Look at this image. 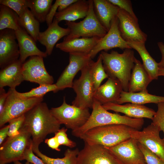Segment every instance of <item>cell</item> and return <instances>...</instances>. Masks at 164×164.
Returning <instances> with one entry per match:
<instances>
[{
	"instance_id": "1",
	"label": "cell",
	"mask_w": 164,
	"mask_h": 164,
	"mask_svg": "<svg viewBox=\"0 0 164 164\" xmlns=\"http://www.w3.org/2000/svg\"><path fill=\"white\" fill-rule=\"evenodd\" d=\"M25 115L22 128L31 135L33 147H39L48 135L55 133L60 129V124L45 102L39 103Z\"/></svg>"
},
{
	"instance_id": "2",
	"label": "cell",
	"mask_w": 164,
	"mask_h": 164,
	"mask_svg": "<svg viewBox=\"0 0 164 164\" xmlns=\"http://www.w3.org/2000/svg\"><path fill=\"white\" fill-rule=\"evenodd\" d=\"M92 109V112L87 122L80 128L72 131L73 136L80 138L93 128L113 125H124L138 130L142 128L144 124L143 118H131L117 113L110 112L94 99Z\"/></svg>"
},
{
	"instance_id": "3",
	"label": "cell",
	"mask_w": 164,
	"mask_h": 164,
	"mask_svg": "<svg viewBox=\"0 0 164 164\" xmlns=\"http://www.w3.org/2000/svg\"><path fill=\"white\" fill-rule=\"evenodd\" d=\"M100 54L104 70L109 77L118 80L123 91L128 92V85L136 58L132 49H125L122 53L112 50L110 53L101 51Z\"/></svg>"
},
{
	"instance_id": "4",
	"label": "cell",
	"mask_w": 164,
	"mask_h": 164,
	"mask_svg": "<svg viewBox=\"0 0 164 164\" xmlns=\"http://www.w3.org/2000/svg\"><path fill=\"white\" fill-rule=\"evenodd\" d=\"M133 129L123 125L103 126L90 129L80 138L89 145L110 147L130 138V132Z\"/></svg>"
},
{
	"instance_id": "5",
	"label": "cell",
	"mask_w": 164,
	"mask_h": 164,
	"mask_svg": "<svg viewBox=\"0 0 164 164\" xmlns=\"http://www.w3.org/2000/svg\"><path fill=\"white\" fill-rule=\"evenodd\" d=\"M89 9L87 15L79 22L66 21L65 25L70 30L69 34L64 37L63 41L82 38L94 37L102 38L108 31L102 25L95 14L93 0H89Z\"/></svg>"
},
{
	"instance_id": "6",
	"label": "cell",
	"mask_w": 164,
	"mask_h": 164,
	"mask_svg": "<svg viewBox=\"0 0 164 164\" xmlns=\"http://www.w3.org/2000/svg\"><path fill=\"white\" fill-rule=\"evenodd\" d=\"M32 144L31 135L22 127L19 133L8 137L0 148V164L24 160L26 150Z\"/></svg>"
},
{
	"instance_id": "7",
	"label": "cell",
	"mask_w": 164,
	"mask_h": 164,
	"mask_svg": "<svg viewBox=\"0 0 164 164\" xmlns=\"http://www.w3.org/2000/svg\"><path fill=\"white\" fill-rule=\"evenodd\" d=\"M15 89L10 88L8 91L5 104L0 113V127L11 120L25 114L43 101V98H22L16 94Z\"/></svg>"
},
{
	"instance_id": "8",
	"label": "cell",
	"mask_w": 164,
	"mask_h": 164,
	"mask_svg": "<svg viewBox=\"0 0 164 164\" xmlns=\"http://www.w3.org/2000/svg\"><path fill=\"white\" fill-rule=\"evenodd\" d=\"M92 60L81 70L80 76L73 81L72 88L76 94L72 104L81 108H92L95 92L91 73Z\"/></svg>"
},
{
	"instance_id": "9",
	"label": "cell",
	"mask_w": 164,
	"mask_h": 164,
	"mask_svg": "<svg viewBox=\"0 0 164 164\" xmlns=\"http://www.w3.org/2000/svg\"><path fill=\"white\" fill-rule=\"evenodd\" d=\"M52 114L60 124L72 130L83 125L89 118L91 114L89 108H81L66 102L65 97L62 105L50 109Z\"/></svg>"
},
{
	"instance_id": "10",
	"label": "cell",
	"mask_w": 164,
	"mask_h": 164,
	"mask_svg": "<svg viewBox=\"0 0 164 164\" xmlns=\"http://www.w3.org/2000/svg\"><path fill=\"white\" fill-rule=\"evenodd\" d=\"M77 164H124L106 147L84 143L79 151Z\"/></svg>"
},
{
	"instance_id": "11",
	"label": "cell",
	"mask_w": 164,
	"mask_h": 164,
	"mask_svg": "<svg viewBox=\"0 0 164 164\" xmlns=\"http://www.w3.org/2000/svg\"><path fill=\"white\" fill-rule=\"evenodd\" d=\"M69 63L55 84L56 92L67 88H72L75 75L92 60L89 54L78 53H69Z\"/></svg>"
},
{
	"instance_id": "12",
	"label": "cell",
	"mask_w": 164,
	"mask_h": 164,
	"mask_svg": "<svg viewBox=\"0 0 164 164\" xmlns=\"http://www.w3.org/2000/svg\"><path fill=\"white\" fill-rule=\"evenodd\" d=\"M159 128L152 122L142 131L133 129L131 137L146 147L164 162V139L159 136Z\"/></svg>"
},
{
	"instance_id": "13",
	"label": "cell",
	"mask_w": 164,
	"mask_h": 164,
	"mask_svg": "<svg viewBox=\"0 0 164 164\" xmlns=\"http://www.w3.org/2000/svg\"><path fill=\"white\" fill-rule=\"evenodd\" d=\"M22 73L24 80L40 85L53 84L54 79L47 71L43 57L33 56L22 64Z\"/></svg>"
},
{
	"instance_id": "14",
	"label": "cell",
	"mask_w": 164,
	"mask_h": 164,
	"mask_svg": "<svg viewBox=\"0 0 164 164\" xmlns=\"http://www.w3.org/2000/svg\"><path fill=\"white\" fill-rule=\"evenodd\" d=\"M138 143L136 140L131 137L114 146L106 147L124 164L146 163Z\"/></svg>"
},
{
	"instance_id": "15",
	"label": "cell",
	"mask_w": 164,
	"mask_h": 164,
	"mask_svg": "<svg viewBox=\"0 0 164 164\" xmlns=\"http://www.w3.org/2000/svg\"><path fill=\"white\" fill-rule=\"evenodd\" d=\"M119 21L117 16L111 21V27L106 34L91 50L89 54L92 59L100 52H107L113 48H118L122 50L132 49L128 42L121 37L118 28Z\"/></svg>"
},
{
	"instance_id": "16",
	"label": "cell",
	"mask_w": 164,
	"mask_h": 164,
	"mask_svg": "<svg viewBox=\"0 0 164 164\" xmlns=\"http://www.w3.org/2000/svg\"><path fill=\"white\" fill-rule=\"evenodd\" d=\"M15 31L5 29L0 32V67L2 69L18 60L20 56Z\"/></svg>"
},
{
	"instance_id": "17",
	"label": "cell",
	"mask_w": 164,
	"mask_h": 164,
	"mask_svg": "<svg viewBox=\"0 0 164 164\" xmlns=\"http://www.w3.org/2000/svg\"><path fill=\"white\" fill-rule=\"evenodd\" d=\"M117 16L119 21L118 28L121 35L125 41L145 43L147 36L140 29L138 20L120 9Z\"/></svg>"
},
{
	"instance_id": "18",
	"label": "cell",
	"mask_w": 164,
	"mask_h": 164,
	"mask_svg": "<svg viewBox=\"0 0 164 164\" xmlns=\"http://www.w3.org/2000/svg\"><path fill=\"white\" fill-rule=\"evenodd\" d=\"M59 22L54 18L52 23L44 31L40 32L38 41L45 46L46 53L47 55L52 53L54 47L57 42L61 38L68 36L70 33V29L60 26Z\"/></svg>"
},
{
	"instance_id": "19",
	"label": "cell",
	"mask_w": 164,
	"mask_h": 164,
	"mask_svg": "<svg viewBox=\"0 0 164 164\" xmlns=\"http://www.w3.org/2000/svg\"><path fill=\"white\" fill-rule=\"evenodd\" d=\"M15 31L19 48V60L22 63H24L29 56H39L45 58L47 56L46 52L38 49L34 39L23 28L21 27Z\"/></svg>"
},
{
	"instance_id": "20",
	"label": "cell",
	"mask_w": 164,
	"mask_h": 164,
	"mask_svg": "<svg viewBox=\"0 0 164 164\" xmlns=\"http://www.w3.org/2000/svg\"><path fill=\"white\" fill-rule=\"evenodd\" d=\"M102 106L107 110L121 113L128 117L135 118H146L152 120L155 113L153 109L143 105L132 103L121 105L110 103Z\"/></svg>"
},
{
	"instance_id": "21",
	"label": "cell",
	"mask_w": 164,
	"mask_h": 164,
	"mask_svg": "<svg viewBox=\"0 0 164 164\" xmlns=\"http://www.w3.org/2000/svg\"><path fill=\"white\" fill-rule=\"evenodd\" d=\"M122 91L120 81L117 79L109 77L106 82L95 91L94 99L102 105L110 103H116Z\"/></svg>"
},
{
	"instance_id": "22",
	"label": "cell",
	"mask_w": 164,
	"mask_h": 164,
	"mask_svg": "<svg viewBox=\"0 0 164 164\" xmlns=\"http://www.w3.org/2000/svg\"><path fill=\"white\" fill-rule=\"evenodd\" d=\"M101 38L96 37L80 38L63 41L57 44L56 47L69 53H78L89 54Z\"/></svg>"
},
{
	"instance_id": "23",
	"label": "cell",
	"mask_w": 164,
	"mask_h": 164,
	"mask_svg": "<svg viewBox=\"0 0 164 164\" xmlns=\"http://www.w3.org/2000/svg\"><path fill=\"white\" fill-rule=\"evenodd\" d=\"M23 63L19 59L1 69L0 88L8 86L12 89H15L24 80L22 73Z\"/></svg>"
},
{
	"instance_id": "24",
	"label": "cell",
	"mask_w": 164,
	"mask_h": 164,
	"mask_svg": "<svg viewBox=\"0 0 164 164\" xmlns=\"http://www.w3.org/2000/svg\"><path fill=\"white\" fill-rule=\"evenodd\" d=\"M89 9V0H77L63 10L57 12L54 18L59 22L63 20L74 22L85 18Z\"/></svg>"
},
{
	"instance_id": "25",
	"label": "cell",
	"mask_w": 164,
	"mask_h": 164,
	"mask_svg": "<svg viewBox=\"0 0 164 164\" xmlns=\"http://www.w3.org/2000/svg\"><path fill=\"white\" fill-rule=\"evenodd\" d=\"M93 5L96 16L108 32L111 22L117 16L119 8L108 0H93Z\"/></svg>"
},
{
	"instance_id": "26",
	"label": "cell",
	"mask_w": 164,
	"mask_h": 164,
	"mask_svg": "<svg viewBox=\"0 0 164 164\" xmlns=\"http://www.w3.org/2000/svg\"><path fill=\"white\" fill-rule=\"evenodd\" d=\"M152 81L140 61L136 59L128 85V92L148 91L147 87Z\"/></svg>"
},
{
	"instance_id": "27",
	"label": "cell",
	"mask_w": 164,
	"mask_h": 164,
	"mask_svg": "<svg viewBox=\"0 0 164 164\" xmlns=\"http://www.w3.org/2000/svg\"><path fill=\"white\" fill-rule=\"evenodd\" d=\"M127 42L129 46L135 50L139 54L144 67L152 80L158 79L159 69L158 63L147 51L145 46V43L132 41Z\"/></svg>"
},
{
	"instance_id": "28",
	"label": "cell",
	"mask_w": 164,
	"mask_h": 164,
	"mask_svg": "<svg viewBox=\"0 0 164 164\" xmlns=\"http://www.w3.org/2000/svg\"><path fill=\"white\" fill-rule=\"evenodd\" d=\"M164 102V96L152 95L148 93V91L138 92H130L122 91L116 103L121 104L129 102L139 105L149 103L156 104Z\"/></svg>"
},
{
	"instance_id": "29",
	"label": "cell",
	"mask_w": 164,
	"mask_h": 164,
	"mask_svg": "<svg viewBox=\"0 0 164 164\" xmlns=\"http://www.w3.org/2000/svg\"><path fill=\"white\" fill-rule=\"evenodd\" d=\"M33 151L46 164H77V158L79 152L78 148L72 150L67 149L63 157L54 158L49 157L42 153L39 147H32Z\"/></svg>"
},
{
	"instance_id": "30",
	"label": "cell",
	"mask_w": 164,
	"mask_h": 164,
	"mask_svg": "<svg viewBox=\"0 0 164 164\" xmlns=\"http://www.w3.org/2000/svg\"><path fill=\"white\" fill-rule=\"evenodd\" d=\"M19 22L20 26L23 28L35 41H37L40 32L39 22L34 16L28 8L19 16Z\"/></svg>"
},
{
	"instance_id": "31",
	"label": "cell",
	"mask_w": 164,
	"mask_h": 164,
	"mask_svg": "<svg viewBox=\"0 0 164 164\" xmlns=\"http://www.w3.org/2000/svg\"><path fill=\"white\" fill-rule=\"evenodd\" d=\"M21 27L17 14L8 7L0 5V31L9 29L15 31Z\"/></svg>"
},
{
	"instance_id": "32",
	"label": "cell",
	"mask_w": 164,
	"mask_h": 164,
	"mask_svg": "<svg viewBox=\"0 0 164 164\" xmlns=\"http://www.w3.org/2000/svg\"><path fill=\"white\" fill-rule=\"evenodd\" d=\"M53 1L52 0H28V8L39 22L46 21Z\"/></svg>"
},
{
	"instance_id": "33",
	"label": "cell",
	"mask_w": 164,
	"mask_h": 164,
	"mask_svg": "<svg viewBox=\"0 0 164 164\" xmlns=\"http://www.w3.org/2000/svg\"><path fill=\"white\" fill-rule=\"evenodd\" d=\"M91 73L95 91L100 87L103 80L109 77L106 73L103 67L102 58L100 54L97 60L95 62L92 60Z\"/></svg>"
},
{
	"instance_id": "34",
	"label": "cell",
	"mask_w": 164,
	"mask_h": 164,
	"mask_svg": "<svg viewBox=\"0 0 164 164\" xmlns=\"http://www.w3.org/2000/svg\"><path fill=\"white\" fill-rule=\"evenodd\" d=\"M57 87L55 84L40 85L37 87L32 88L30 91L24 93H20L15 90L16 94L19 97L24 99L32 98H43L47 93L53 91L56 92Z\"/></svg>"
},
{
	"instance_id": "35",
	"label": "cell",
	"mask_w": 164,
	"mask_h": 164,
	"mask_svg": "<svg viewBox=\"0 0 164 164\" xmlns=\"http://www.w3.org/2000/svg\"><path fill=\"white\" fill-rule=\"evenodd\" d=\"M0 4L12 9L19 16L28 8V0H0Z\"/></svg>"
},
{
	"instance_id": "36",
	"label": "cell",
	"mask_w": 164,
	"mask_h": 164,
	"mask_svg": "<svg viewBox=\"0 0 164 164\" xmlns=\"http://www.w3.org/2000/svg\"><path fill=\"white\" fill-rule=\"evenodd\" d=\"M138 145L144 155L146 164H164L163 161L145 145L139 142Z\"/></svg>"
},
{
	"instance_id": "37",
	"label": "cell",
	"mask_w": 164,
	"mask_h": 164,
	"mask_svg": "<svg viewBox=\"0 0 164 164\" xmlns=\"http://www.w3.org/2000/svg\"><path fill=\"white\" fill-rule=\"evenodd\" d=\"M158 109L152 120V123L163 133L164 139V102L157 104Z\"/></svg>"
},
{
	"instance_id": "38",
	"label": "cell",
	"mask_w": 164,
	"mask_h": 164,
	"mask_svg": "<svg viewBox=\"0 0 164 164\" xmlns=\"http://www.w3.org/2000/svg\"><path fill=\"white\" fill-rule=\"evenodd\" d=\"M25 119V114L10 120L8 137L14 136L18 134L24 123Z\"/></svg>"
},
{
	"instance_id": "39",
	"label": "cell",
	"mask_w": 164,
	"mask_h": 164,
	"mask_svg": "<svg viewBox=\"0 0 164 164\" xmlns=\"http://www.w3.org/2000/svg\"><path fill=\"white\" fill-rule=\"evenodd\" d=\"M67 130V128L64 127L60 129L55 133V136L60 145L66 146L70 148H74L76 146V143L68 137L66 133Z\"/></svg>"
},
{
	"instance_id": "40",
	"label": "cell",
	"mask_w": 164,
	"mask_h": 164,
	"mask_svg": "<svg viewBox=\"0 0 164 164\" xmlns=\"http://www.w3.org/2000/svg\"><path fill=\"white\" fill-rule=\"evenodd\" d=\"M113 5L118 6L130 14L135 19L138 20L135 14L132 6L131 1L129 0H108Z\"/></svg>"
},
{
	"instance_id": "41",
	"label": "cell",
	"mask_w": 164,
	"mask_h": 164,
	"mask_svg": "<svg viewBox=\"0 0 164 164\" xmlns=\"http://www.w3.org/2000/svg\"><path fill=\"white\" fill-rule=\"evenodd\" d=\"M24 160L33 164H46L40 158L34 154L32 149V143L26 150L24 154Z\"/></svg>"
},
{
	"instance_id": "42",
	"label": "cell",
	"mask_w": 164,
	"mask_h": 164,
	"mask_svg": "<svg viewBox=\"0 0 164 164\" xmlns=\"http://www.w3.org/2000/svg\"><path fill=\"white\" fill-rule=\"evenodd\" d=\"M45 142L48 146L53 149L57 151H60L61 150L59 148L60 146L56 137L54 136L50 138H47L45 140Z\"/></svg>"
},
{
	"instance_id": "43",
	"label": "cell",
	"mask_w": 164,
	"mask_h": 164,
	"mask_svg": "<svg viewBox=\"0 0 164 164\" xmlns=\"http://www.w3.org/2000/svg\"><path fill=\"white\" fill-rule=\"evenodd\" d=\"M8 94V91L6 92L3 88H0V113L3 110Z\"/></svg>"
},
{
	"instance_id": "44",
	"label": "cell",
	"mask_w": 164,
	"mask_h": 164,
	"mask_svg": "<svg viewBox=\"0 0 164 164\" xmlns=\"http://www.w3.org/2000/svg\"><path fill=\"white\" fill-rule=\"evenodd\" d=\"M157 44L162 55L161 60L158 63V65L159 68H164V43L162 42H159Z\"/></svg>"
},
{
	"instance_id": "45",
	"label": "cell",
	"mask_w": 164,
	"mask_h": 164,
	"mask_svg": "<svg viewBox=\"0 0 164 164\" xmlns=\"http://www.w3.org/2000/svg\"><path fill=\"white\" fill-rule=\"evenodd\" d=\"M9 129V125H7L1 128L0 130V145H1L3 141L6 137L8 136V134Z\"/></svg>"
},
{
	"instance_id": "46",
	"label": "cell",
	"mask_w": 164,
	"mask_h": 164,
	"mask_svg": "<svg viewBox=\"0 0 164 164\" xmlns=\"http://www.w3.org/2000/svg\"><path fill=\"white\" fill-rule=\"evenodd\" d=\"M159 76H164V68H159L158 71Z\"/></svg>"
},
{
	"instance_id": "47",
	"label": "cell",
	"mask_w": 164,
	"mask_h": 164,
	"mask_svg": "<svg viewBox=\"0 0 164 164\" xmlns=\"http://www.w3.org/2000/svg\"><path fill=\"white\" fill-rule=\"evenodd\" d=\"M14 164H22L19 161H16L13 162ZM25 164H33L32 163L26 161Z\"/></svg>"
},
{
	"instance_id": "48",
	"label": "cell",
	"mask_w": 164,
	"mask_h": 164,
	"mask_svg": "<svg viewBox=\"0 0 164 164\" xmlns=\"http://www.w3.org/2000/svg\"><path fill=\"white\" fill-rule=\"evenodd\" d=\"M146 164V163H143V164Z\"/></svg>"
}]
</instances>
